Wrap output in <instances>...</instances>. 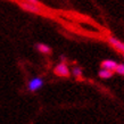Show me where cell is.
<instances>
[{"mask_svg": "<svg viewBox=\"0 0 124 124\" xmlns=\"http://www.w3.org/2000/svg\"><path fill=\"white\" fill-rule=\"evenodd\" d=\"M18 5L23 10L27 11V13H32V14H42L43 13L42 6H40L37 1H21L18 2Z\"/></svg>", "mask_w": 124, "mask_h": 124, "instance_id": "1", "label": "cell"}, {"mask_svg": "<svg viewBox=\"0 0 124 124\" xmlns=\"http://www.w3.org/2000/svg\"><path fill=\"white\" fill-rule=\"evenodd\" d=\"M45 85V80L41 76H34L32 79L29 80L27 82V90L30 92H37L40 89H42Z\"/></svg>", "mask_w": 124, "mask_h": 124, "instance_id": "2", "label": "cell"}, {"mask_svg": "<svg viewBox=\"0 0 124 124\" xmlns=\"http://www.w3.org/2000/svg\"><path fill=\"white\" fill-rule=\"evenodd\" d=\"M54 73L56 75L60 76V78H67L71 74L70 68H68V66L65 63H60V64L56 65V67L54 68Z\"/></svg>", "mask_w": 124, "mask_h": 124, "instance_id": "3", "label": "cell"}, {"mask_svg": "<svg viewBox=\"0 0 124 124\" xmlns=\"http://www.w3.org/2000/svg\"><path fill=\"white\" fill-rule=\"evenodd\" d=\"M107 42H108L109 45L112 46L116 51H118V53H121V54H124V42H122L121 40L115 38V37H108V38H107Z\"/></svg>", "mask_w": 124, "mask_h": 124, "instance_id": "4", "label": "cell"}, {"mask_svg": "<svg viewBox=\"0 0 124 124\" xmlns=\"http://www.w3.org/2000/svg\"><path fill=\"white\" fill-rule=\"evenodd\" d=\"M102 70H107V71H110V72H115L116 70V66H117V63L115 60L113 59H105L101 62L100 64Z\"/></svg>", "mask_w": 124, "mask_h": 124, "instance_id": "5", "label": "cell"}, {"mask_svg": "<svg viewBox=\"0 0 124 124\" xmlns=\"http://www.w3.org/2000/svg\"><path fill=\"white\" fill-rule=\"evenodd\" d=\"M35 48H37V50H38L39 53L43 54V55L51 54V48H50L49 46L45 45V43H37V45H35Z\"/></svg>", "mask_w": 124, "mask_h": 124, "instance_id": "6", "label": "cell"}, {"mask_svg": "<svg viewBox=\"0 0 124 124\" xmlns=\"http://www.w3.org/2000/svg\"><path fill=\"white\" fill-rule=\"evenodd\" d=\"M113 75H114V72L107 71V70H102V68H100V71L98 72V76H99L100 79H104V80L110 79V78H113Z\"/></svg>", "mask_w": 124, "mask_h": 124, "instance_id": "7", "label": "cell"}, {"mask_svg": "<svg viewBox=\"0 0 124 124\" xmlns=\"http://www.w3.org/2000/svg\"><path fill=\"white\" fill-rule=\"evenodd\" d=\"M72 74H73L74 78H76V79H82L83 70L80 67V66H75V67H73V70H72Z\"/></svg>", "mask_w": 124, "mask_h": 124, "instance_id": "8", "label": "cell"}, {"mask_svg": "<svg viewBox=\"0 0 124 124\" xmlns=\"http://www.w3.org/2000/svg\"><path fill=\"white\" fill-rule=\"evenodd\" d=\"M114 73H117L121 76H124V64H117L116 70H115Z\"/></svg>", "mask_w": 124, "mask_h": 124, "instance_id": "9", "label": "cell"}, {"mask_svg": "<svg viewBox=\"0 0 124 124\" xmlns=\"http://www.w3.org/2000/svg\"><path fill=\"white\" fill-rule=\"evenodd\" d=\"M123 58H124V54H123Z\"/></svg>", "mask_w": 124, "mask_h": 124, "instance_id": "10", "label": "cell"}]
</instances>
